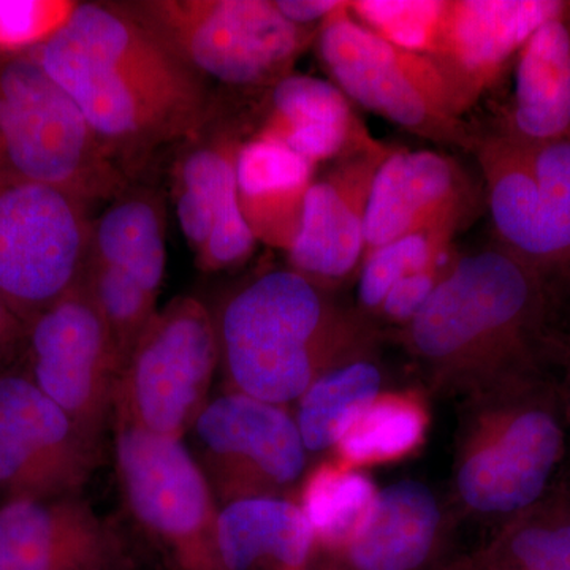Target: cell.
Instances as JSON below:
<instances>
[{
  "label": "cell",
  "instance_id": "cell-15",
  "mask_svg": "<svg viewBox=\"0 0 570 570\" xmlns=\"http://www.w3.org/2000/svg\"><path fill=\"white\" fill-rule=\"evenodd\" d=\"M100 453L24 373L0 376V504L82 497Z\"/></svg>",
  "mask_w": 570,
  "mask_h": 570
},
{
  "label": "cell",
  "instance_id": "cell-4",
  "mask_svg": "<svg viewBox=\"0 0 570 570\" xmlns=\"http://www.w3.org/2000/svg\"><path fill=\"white\" fill-rule=\"evenodd\" d=\"M179 61L232 91H262L294 73L318 29L294 24L275 0H116Z\"/></svg>",
  "mask_w": 570,
  "mask_h": 570
},
{
  "label": "cell",
  "instance_id": "cell-23",
  "mask_svg": "<svg viewBox=\"0 0 570 570\" xmlns=\"http://www.w3.org/2000/svg\"><path fill=\"white\" fill-rule=\"evenodd\" d=\"M513 71L512 102L497 129L524 141L570 134V2L532 33Z\"/></svg>",
  "mask_w": 570,
  "mask_h": 570
},
{
  "label": "cell",
  "instance_id": "cell-27",
  "mask_svg": "<svg viewBox=\"0 0 570 570\" xmlns=\"http://www.w3.org/2000/svg\"><path fill=\"white\" fill-rule=\"evenodd\" d=\"M384 377L374 348L352 356L318 377L296 401L294 414L307 453L335 449L356 415L382 393Z\"/></svg>",
  "mask_w": 570,
  "mask_h": 570
},
{
  "label": "cell",
  "instance_id": "cell-12",
  "mask_svg": "<svg viewBox=\"0 0 570 570\" xmlns=\"http://www.w3.org/2000/svg\"><path fill=\"white\" fill-rule=\"evenodd\" d=\"M91 209L59 187L0 183V299L22 324L81 283Z\"/></svg>",
  "mask_w": 570,
  "mask_h": 570
},
{
  "label": "cell",
  "instance_id": "cell-14",
  "mask_svg": "<svg viewBox=\"0 0 570 570\" xmlns=\"http://www.w3.org/2000/svg\"><path fill=\"white\" fill-rule=\"evenodd\" d=\"M20 341L31 379L94 441L111 425L121 365L85 283L26 322Z\"/></svg>",
  "mask_w": 570,
  "mask_h": 570
},
{
  "label": "cell",
  "instance_id": "cell-31",
  "mask_svg": "<svg viewBox=\"0 0 570 570\" xmlns=\"http://www.w3.org/2000/svg\"><path fill=\"white\" fill-rule=\"evenodd\" d=\"M478 558L498 570H570V519H517Z\"/></svg>",
  "mask_w": 570,
  "mask_h": 570
},
{
  "label": "cell",
  "instance_id": "cell-2",
  "mask_svg": "<svg viewBox=\"0 0 570 570\" xmlns=\"http://www.w3.org/2000/svg\"><path fill=\"white\" fill-rule=\"evenodd\" d=\"M546 303V277L494 242L456 255L401 336L434 389L474 396L524 376Z\"/></svg>",
  "mask_w": 570,
  "mask_h": 570
},
{
  "label": "cell",
  "instance_id": "cell-35",
  "mask_svg": "<svg viewBox=\"0 0 570 570\" xmlns=\"http://www.w3.org/2000/svg\"><path fill=\"white\" fill-rule=\"evenodd\" d=\"M277 9L294 24L321 28L347 0H275Z\"/></svg>",
  "mask_w": 570,
  "mask_h": 570
},
{
  "label": "cell",
  "instance_id": "cell-29",
  "mask_svg": "<svg viewBox=\"0 0 570 570\" xmlns=\"http://www.w3.org/2000/svg\"><path fill=\"white\" fill-rule=\"evenodd\" d=\"M459 232L452 225L425 228L367 254L358 269V313L367 321L376 316L393 285L441 261L453 249Z\"/></svg>",
  "mask_w": 570,
  "mask_h": 570
},
{
  "label": "cell",
  "instance_id": "cell-6",
  "mask_svg": "<svg viewBox=\"0 0 570 570\" xmlns=\"http://www.w3.org/2000/svg\"><path fill=\"white\" fill-rule=\"evenodd\" d=\"M523 384L524 376L469 396L453 479L464 508L479 515L530 509L560 463V419Z\"/></svg>",
  "mask_w": 570,
  "mask_h": 570
},
{
  "label": "cell",
  "instance_id": "cell-32",
  "mask_svg": "<svg viewBox=\"0 0 570 570\" xmlns=\"http://www.w3.org/2000/svg\"><path fill=\"white\" fill-rule=\"evenodd\" d=\"M449 0H351L348 13L366 31L404 51L430 55Z\"/></svg>",
  "mask_w": 570,
  "mask_h": 570
},
{
  "label": "cell",
  "instance_id": "cell-1",
  "mask_svg": "<svg viewBox=\"0 0 570 570\" xmlns=\"http://www.w3.org/2000/svg\"><path fill=\"white\" fill-rule=\"evenodd\" d=\"M28 56L70 97L130 181L193 135L216 100L212 82L116 2H78L69 21Z\"/></svg>",
  "mask_w": 570,
  "mask_h": 570
},
{
  "label": "cell",
  "instance_id": "cell-26",
  "mask_svg": "<svg viewBox=\"0 0 570 570\" xmlns=\"http://www.w3.org/2000/svg\"><path fill=\"white\" fill-rule=\"evenodd\" d=\"M430 428V412L415 392H382L341 434L336 461L348 469L384 466L417 452Z\"/></svg>",
  "mask_w": 570,
  "mask_h": 570
},
{
  "label": "cell",
  "instance_id": "cell-28",
  "mask_svg": "<svg viewBox=\"0 0 570 570\" xmlns=\"http://www.w3.org/2000/svg\"><path fill=\"white\" fill-rule=\"evenodd\" d=\"M377 494L373 480L362 471L337 461L314 468L303 482L299 501L316 542L314 554L332 553L347 546L365 527Z\"/></svg>",
  "mask_w": 570,
  "mask_h": 570
},
{
  "label": "cell",
  "instance_id": "cell-8",
  "mask_svg": "<svg viewBox=\"0 0 570 570\" xmlns=\"http://www.w3.org/2000/svg\"><path fill=\"white\" fill-rule=\"evenodd\" d=\"M127 517L168 570H227L217 543L220 505L181 439L112 423Z\"/></svg>",
  "mask_w": 570,
  "mask_h": 570
},
{
  "label": "cell",
  "instance_id": "cell-18",
  "mask_svg": "<svg viewBox=\"0 0 570 570\" xmlns=\"http://www.w3.org/2000/svg\"><path fill=\"white\" fill-rule=\"evenodd\" d=\"M395 146L379 141L317 171L287 266L335 291L358 273L365 257L367 204L379 167Z\"/></svg>",
  "mask_w": 570,
  "mask_h": 570
},
{
  "label": "cell",
  "instance_id": "cell-11",
  "mask_svg": "<svg viewBox=\"0 0 570 570\" xmlns=\"http://www.w3.org/2000/svg\"><path fill=\"white\" fill-rule=\"evenodd\" d=\"M167 265V208L159 187L130 183L92 220L82 283L110 330L121 370L156 316Z\"/></svg>",
  "mask_w": 570,
  "mask_h": 570
},
{
  "label": "cell",
  "instance_id": "cell-5",
  "mask_svg": "<svg viewBox=\"0 0 570 570\" xmlns=\"http://www.w3.org/2000/svg\"><path fill=\"white\" fill-rule=\"evenodd\" d=\"M0 183H39L110 204L130 181L31 56H0Z\"/></svg>",
  "mask_w": 570,
  "mask_h": 570
},
{
  "label": "cell",
  "instance_id": "cell-34",
  "mask_svg": "<svg viewBox=\"0 0 570 570\" xmlns=\"http://www.w3.org/2000/svg\"><path fill=\"white\" fill-rule=\"evenodd\" d=\"M456 255L459 253L452 249L436 264L409 275L393 285L374 317L387 325L397 326L401 332L425 307L439 284L449 275Z\"/></svg>",
  "mask_w": 570,
  "mask_h": 570
},
{
  "label": "cell",
  "instance_id": "cell-37",
  "mask_svg": "<svg viewBox=\"0 0 570 570\" xmlns=\"http://www.w3.org/2000/svg\"><path fill=\"white\" fill-rule=\"evenodd\" d=\"M468 570H498L494 568H491V566L487 564V562L480 561L479 558H475L474 561L471 562V564L468 566Z\"/></svg>",
  "mask_w": 570,
  "mask_h": 570
},
{
  "label": "cell",
  "instance_id": "cell-7",
  "mask_svg": "<svg viewBox=\"0 0 570 570\" xmlns=\"http://www.w3.org/2000/svg\"><path fill=\"white\" fill-rule=\"evenodd\" d=\"M341 7L318 29V62L351 102L441 146L472 153L478 129L456 111L441 70L426 55L379 39Z\"/></svg>",
  "mask_w": 570,
  "mask_h": 570
},
{
  "label": "cell",
  "instance_id": "cell-13",
  "mask_svg": "<svg viewBox=\"0 0 570 570\" xmlns=\"http://www.w3.org/2000/svg\"><path fill=\"white\" fill-rule=\"evenodd\" d=\"M187 436L220 508L284 497L305 472L307 450L288 406L235 390L212 396Z\"/></svg>",
  "mask_w": 570,
  "mask_h": 570
},
{
  "label": "cell",
  "instance_id": "cell-19",
  "mask_svg": "<svg viewBox=\"0 0 570 570\" xmlns=\"http://www.w3.org/2000/svg\"><path fill=\"white\" fill-rule=\"evenodd\" d=\"M118 524L82 497L0 504V570H134Z\"/></svg>",
  "mask_w": 570,
  "mask_h": 570
},
{
  "label": "cell",
  "instance_id": "cell-22",
  "mask_svg": "<svg viewBox=\"0 0 570 570\" xmlns=\"http://www.w3.org/2000/svg\"><path fill=\"white\" fill-rule=\"evenodd\" d=\"M318 167L272 138L250 135L236 163V197L257 243L287 253Z\"/></svg>",
  "mask_w": 570,
  "mask_h": 570
},
{
  "label": "cell",
  "instance_id": "cell-25",
  "mask_svg": "<svg viewBox=\"0 0 570 570\" xmlns=\"http://www.w3.org/2000/svg\"><path fill=\"white\" fill-rule=\"evenodd\" d=\"M217 543L227 570H306L316 549L305 513L285 497L223 505Z\"/></svg>",
  "mask_w": 570,
  "mask_h": 570
},
{
  "label": "cell",
  "instance_id": "cell-17",
  "mask_svg": "<svg viewBox=\"0 0 570 570\" xmlns=\"http://www.w3.org/2000/svg\"><path fill=\"white\" fill-rule=\"evenodd\" d=\"M564 0H449L430 58L466 116L513 67L528 39Z\"/></svg>",
  "mask_w": 570,
  "mask_h": 570
},
{
  "label": "cell",
  "instance_id": "cell-20",
  "mask_svg": "<svg viewBox=\"0 0 570 570\" xmlns=\"http://www.w3.org/2000/svg\"><path fill=\"white\" fill-rule=\"evenodd\" d=\"M444 509L417 480L379 490L363 530L343 549L314 554L306 570H439L449 550Z\"/></svg>",
  "mask_w": 570,
  "mask_h": 570
},
{
  "label": "cell",
  "instance_id": "cell-21",
  "mask_svg": "<svg viewBox=\"0 0 570 570\" xmlns=\"http://www.w3.org/2000/svg\"><path fill=\"white\" fill-rule=\"evenodd\" d=\"M254 135L281 142L318 168L381 141L335 82L295 71L255 92Z\"/></svg>",
  "mask_w": 570,
  "mask_h": 570
},
{
  "label": "cell",
  "instance_id": "cell-30",
  "mask_svg": "<svg viewBox=\"0 0 570 570\" xmlns=\"http://www.w3.org/2000/svg\"><path fill=\"white\" fill-rule=\"evenodd\" d=\"M520 140V138H519ZM534 176L550 275L570 269V134L546 141H524Z\"/></svg>",
  "mask_w": 570,
  "mask_h": 570
},
{
  "label": "cell",
  "instance_id": "cell-3",
  "mask_svg": "<svg viewBox=\"0 0 570 570\" xmlns=\"http://www.w3.org/2000/svg\"><path fill=\"white\" fill-rule=\"evenodd\" d=\"M214 321L225 387L281 406L296 404L326 371L376 341L358 311L288 266L239 285Z\"/></svg>",
  "mask_w": 570,
  "mask_h": 570
},
{
  "label": "cell",
  "instance_id": "cell-10",
  "mask_svg": "<svg viewBox=\"0 0 570 570\" xmlns=\"http://www.w3.org/2000/svg\"><path fill=\"white\" fill-rule=\"evenodd\" d=\"M254 132L255 91L228 89L216 94L202 126L174 148L171 200L195 265L204 273L245 264L258 245L236 197V163Z\"/></svg>",
  "mask_w": 570,
  "mask_h": 570
},
{
  "label": "cell",
  "instance_id": "cell-33",
  "mask_svg": "<svg viewBox=\"0 0 570 570\" xmlns=\"http://www.w3.org/2000/svg\"><path fill=\"white\" fill-rule=\"evenodd\" d=\"M71 0H0V56L36 51L69 21Z\"/></svg>",
  "mask_w": 570,
  "mask_h": 570
},
{
  "label": "cell",
  "instance_id": "cell-16",
  "mask_svg": "<svg viewBox=\"0 0 570 570\" xmlns=\"http://www.w3.org/2000/svg\"><path fill=\"white\" fill-rule=\"evenodd\" d=\"M483 206L482 179L469 174L455 156L395 146L379 167L371 189L365 257L393 239L425 228L452 225L463 230Z\"/></svg>",
  "mask_w": 570,
  "mask_h": 570
},
{
  "label": "cell",
  "instance_id": "cell-9",
  "mask_svg": "<svg viewBox=\"0 0 570 570\" xmlns=\"http://www.w3.org/2000/svg\"><path fill=\"white\" fill-rule=\"evenodd\" d=\"M219 363L214 314L195 296H176L130 352L116 384L111 425L184 441L212 400Z\"/></svg>",
  "mask_w": 570,
  "mask_h": 570
},
{
  "label": "cell",
  "instance_id": "cell-36",
  "mask_svg": "<svg viewBox=\"0 0 570 570\" xmlns=\"http://www.w3.org/2000/svg\"><path fill=\"white\" fill-rule=\"evenodd\" d=\"M24 324L6 303L0 299V347L10 346L21 340Z\"/></svg>",
  "mask_w": 570,
  "mask_h": 570
},
{
  "label": "cell",
  "instance_id": "cell-24",
  "mask_svg": "<svg viewBox=\"0 0 570 570\" xmlns=\"http://www.w3.org/2000/svg\"><path fill=\"white\" fill-rule=\"evenodd\" d=\"M472 154L479 164L494 242L547 279L549 249L523 142L497 127L489 132L478 130Z\"/></svg>",
  "mask_w": 570,
  "mask_h": 570
}]
</instances>
